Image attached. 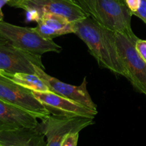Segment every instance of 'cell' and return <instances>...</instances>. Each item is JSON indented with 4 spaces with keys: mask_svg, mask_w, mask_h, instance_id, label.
Wrapping results in <instances>:
<instances>
[{
    "mask_svg": "<svg viewBox=\"0 0 146 146\" xmlns=\"http://www.w3.org/2000/svg\"><path fill=\"white\" fill-rule=\"evenodd\" d=\"M74 33L88 46L98 65L118 75L125 76L124 66L118 53L115 33L90 16L74 21Z\"/></svg>",
    "mask_w": 146,
    "mask_h": 146,
    "instance_id": "cell-1",
    "label": "cell"
},
{
    "mask_svg": "<svg viewBox=\"0 0 146 146\" xmlns=\"http://www.w3.org/2000/svg\"><path fill=\"white\" fill-rule=\"evenodd\" d=\"M88 16L114 32L137 38L131 27L132 13L125 0H74Z\"/></svg>",
    "mask_w": 146,
    "mask_h": 146,
    "instance_id": "cell-2",
    "label": "cell"
},
{
    "mask_svg": "<svg viewBox=\"0 0 146 146\" xmlns=\"http://www.w3.org/2000/svg\"><path fill=\"white\" fill-rule=\"evenodd\" d=\"M0 37L19 49L41 56L47 52H61L62 48L53 40L46 39L33 28L14 25L6 21H0Z\"/></svg>",
    "mask_w": 146,
    "mask_h": 146,
    "instance_id": "cell-3",
    "label": "cell"
},
{
    "mask_svg": "<svg viewBox=\"0 0 146 146\" xmlns=\"http://www.w3.org/2000/svg\"><path fill=\"white\" fill-rule=\"evenodd\" d=\"M115 36L118 53L125 68V77L136 91L146 96V63L135 46L138 38H131L116 32Z\"/></svg>",
    "mask_w": 146,
    "mask_h": 146,
    "instance_id": "cell-4",
    "label": "cell"
},
{
    "mask_svg": "<svg viewBox=\"0 0 146 146\" xmlns=\"http://www.w3.org/2000/svg\"><path fill=\"white\" fill-rule=\"evenodd\" d=\"M17 8L25 10L29 21H37L45 13L63 16L73 22L88 17L74 0H24Z\"/></svg>",
    "mask_w": 146,
    "mask_h": 146,
    "instance_id": "cell-5",
    "label": "cell"
},
{
    "mask_svg": "<svg viewBox=\"0 0 146 146\" xmlns=\"http://www.w3.org/2000/svg\"><path fill=\"white\" fill-rule=\"evenodd\" d=\"M94 118L86 117H64L49 115L42 118L37 128L45 135L47 146H61L66 135L71 132H80L94 123Z\"/></svg>",
    "mask_w": 146,
    "mask_h": 146,
    "instance_id": "cell-6",
    "label": "cell"
},
{
    "mask_svg": "<svg viewBox=\"0 0 146 146\" xmlns=\"http://www.w3.org/2000/svg\"><path fill=\"white\" fill-rule=\"evenodd\" d=\"M0 99L30 113L39 119L50 115L45 107L34 97L32 91L10 80L1 70Z\"/></svg>",
    "mask_w": 146,
    "mask_h": 146,
    "instance_id": "cell-7",
    "label": "cell"
},
{
    "mask_svg": "<svg viewBox=\"0 0 146 146\" xmlns=\"http://www.w3.org/2000/svg\"><path fill=\"white\" fill-rule=\"evenodd\" d=\"M34 66L44 70L41 56L19 49L0 37V70L9 74H34Z\"/></svg>",
    "mask_w": 146,
    "mask_h": 146,
    "instance_id": "cell-8",
    "label": "cell"
},
{
    "mask_svg": "<svg viewBox=\"0 0 146 146\" xmlns=\"http://www.w3.org/2000/svg\"><path fill=\"white\" fill-rule=\"evenodd\" d=\"M34 97L45 107L50 115L64 117H86L94 118L98 111L71 101L51 91H32Z\"/></svg>",
    "mask_w": 146,
    "mask_h": 146,
    "instance_id": "cell-9",
    "label": "cell"
},
{
    "mask_svg": "<svg viewBox=\"0 0 146 146\" xmlns=\"http://www.w3.org/2000/svg\"><path fill=\"white\" fill-rule=\"evenodd\" d=\"M34 74L45 82L51 92L76 101L91 109L97 111L96 104L93 101L87 90V81L86 77L81 85L74 86L66 84L58 78L48 75L43 68L38 66H34Z\"/></svg>",
    "mask_w": 146,
    "mask_h": 146,
    "instance_id": "cell-10",
    "label": "cell"
},
{
    "mask_svg": "<svg viewBox=\"0 0 146 146\" xmlns=\"http://www.w3.org/2000/svg\"><path fill=\"white\" fill-rule=\"evenodd\" d=\"M35 115L0 99V132L24 128H35L38 122Z\"/></svg>",
    "mask_w": 146,
    "mask_h": 146,
    "instance_id": "cell-11",
    "label": "cell"
},
{
    "mask_svg": "<svg viewBox=\"0 0 146 146\" xmlns=\"http://www.w3.org/2000/svg\"><path fill=\"white\" fill-rule=\"evenodd\" d=\"M46 137L37 127L0 132L3 146H47Z\"/></svg>",
    "mask_w": 146,
    "mask_h": 146,
    "instance_id": "cell-12",
    "label": "cell"
},
{
    "mask_svg": "<svg viewBox=\"0 0 146 146\" xmlns=\"http://www.w3.org/2000/svg\"><path fill=\"white\" fill-rule=\"evenodd\" d=\"M1 71L10 80L27 89H29L32 91H38V92L51 91L45 82L35 74H27V73L9 74L3 71Z\"/></svg>",
    "mask_w": 146,
    "mask_h": 146,
    "instance_id": "cell-13",
    "label": "cell"
},
{
    "mask_svg": "<svg viewBox=\"0 0 146 146\" xmlns=\"http://www.w3.org/2000/svg\"><path fill=\"white\" fill-rule=\"evenodd\" d=\"M36 22H42L46 24L58 33L59 36L74 33V22L58 14L45 13L39 17Z\"/></svg>",
    "mask_w": 146,
    "mask_h": 146,
    "instance_id": "cell-14",
    "label": "cell"
},
{
    "mask_svg": "<svg viewBox=\"0 0 146 146\" xmlns=\"http://www.w3.org/2000/svg\"><path fill=\"white\" fill-rule=\"evenodd\" d=\"M34 31H36L43 38H46V39L53 40V38H56V37L60 36L59 34L51 28L47 27L46 24H43L42 22H38L37 25L36 27L33 28Z\"/></svg>",
    "mask_w": 146,
    "mask_h": 146,
    "instance_id": "cell-15",
    "label": "cell"
},
{
    "mask_svg": "<svg viewBox=\"0 0 146 146\" xmlns=\"http://www.w3.org/2000/svg\"><path fill=\"white\" fill-rule=\"evenodd\" d=\"M80 132H71L64 138L61 146H77Z\"/></svg>",
    "mask_w": 146,
    "mask_h": 146,
    "instance_id": "cell-16",
    "label": "cell"
},
{
    "mask_svg": "<svg viewBox=\"0 0 146 146\" xmlns=\"http://www.w3.org/2000/svg\"><path fill=\"white\" fill-rule=\"evenodd\" d=\"M135 46L137 52L146 63V40L138 38L135 41Z\"/></svg>",
    "mask_w": 146,
    "mask_h": 146,
    "instance_id": "cell-17",
    "label": "cell"
},
{
    "mask_svg": "<svg viewBox=\"0 0 146 146\" xmlns=\"http://www.w3.org/2000/svg\"><path fill=\"white\" fill-rule=\"evenodd\" d=\"M133 15L142 19L146 24V0H141L139 8L135 12L133 13Z\"/></svg>",
    "mask_w": 146,
    "mask_h": 146,
    "instance_id": "cell-18",
    "label": "cell"
},
{
    "mask_svg": "<svg viewBox=\"0 0 146 146\" xmlns=\"http://www.w3.org/2000/svg\"><path fill=\"white\" fill-rule=\"evenodd\" d=\"M125 3L133 14V13L135 12L139 8L141 0H125Z\"/></svg>",
    "mask_w": 146,
    "mask_h": 146,
    "instance_id": "cell-19",
    "label": "cell"
},
{
    "mask_svg": "<svg viewBox=\"0 0 146 146\" xmlns=\"http://www.w3.org/2000/svg\"><path fill=\"white\" fill-rule=\"evenodd\" d=\"M10 0H0V21L4 20V14L2 12V7L7 4Z\"/></svg>",
    "mask_w": 146,
    "mask_h": 146,
    "instance_id": "cell-20",
    "label": "cell"
},
{
    "mask_svg": "<svg viewBox=\"0 0 146 146\" xmlns=\"http://www.w3.org/2000/svg\"><path fill=\"white\" fill-rule=\"evenodd\" d=\"M23 1H24V0H10L7 4L9 5L10 7H16V8H17V6H18L20 3L22 2Z\"/></svg>",
    "mask_w": 146,
    "mask_h": 146,
    "instance_id": "cell-21",
    "label": "cell"
},
{
    "mask_svg": "<svg viewBox=\"0 0 146 146\" xmlns=\"http://www.w3.org/2000/svg\"><path fill=\"white\" fill-rule=\"evenodd\" d=\"M0 146H3V145H0Z\"/></svg>",
    "mask_w": 146,
    "mask_h": 146,
    "instance_id": "cell-22",
    "label": "cell"
}]
</instances>
